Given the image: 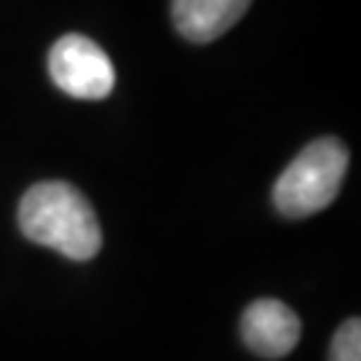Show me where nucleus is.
I'll use <instances>...</instances> for the list:
<instances>
[{"instance_id": "4", "label": "nucleus", "mask_w": 361, "mask_h": 361, "mask_svg": "<svg viewBox=\"0 0 361 361\" xmlns=\"http://www.w3.org/2000/svg\"><path fill=\"white\" fill-rule=\"evenodd\" d=\"M300 319L281 300H255L241 316V335L252 353L262 359H284L300 343Z\"/></svg>"}, {"instance_id": "3", "label": "nucleus", "mask_w": 361, "mask_h": 361, "mask_svg": "<svg viewBox=\"0 0 361 361\" xmlns=\"http://www.w3.org/2000/svg\"><path fill=\"white\" fill-rule=\"evenodd\" d=\"M49 73L59 89L75 99H104L116 86V67L99 43L70 32L49 51Z\"/></svg>"}, {"instance_id": "5", "label": "nucleus", "mask_w": 361, "mask_h": 361, "mask_svg": "<svg viewBox=\"0 0 361 361\" xmlns=\"http://www.w3.org/2000/svg\"><path fill=\"white\" fill-rule=\"evenodd\" d=\"M252 0H171V19L182 38L212 43L246 13Z\"/></svg>"}, {"instance_id": "6", "label": "nucleus", "mask_w": 361, "mask_h": 361, "mask_svg": "<svg viewBox=\"0 0 361 361\" xmlns=\"http://www.w3.org/2000/svg\"><path fill=\"white\" fill-rule=\"evenodd\" d=\"M329 361H361V322L348 319L337 329L329 350Z\"/></svg>"}, {"instance_id": "2", "label": "nucleus", "mask_w": 361, "mask_h": 361, "mask_svg": "<svg viewBox=\"0 0 361 361\" xmlns=\"http://www.w3.org/2000/svg\"><path fill=\"white\" fill-rule=\"evenodd\" d=\"M348 171V147L337 137H322L284 169L273 188V204L284 217H310L337 198Z\"/></svg>"}, {"instance_id": "1", "label": "nucleus", "mask_w": 361, "mask_h": 361, "mask_svg": "<svg viewBox=\"0 0 361 361\" xmlns=\"http://www.w3.org/2000/svg\"><path fill=\"white\" fill-rule=\"evenodd\" d=\"M19 228L30 241L78 262L97 257L102 246L94 207L70 182L32 185L19 204Z\"/></svg>"}]
</instances>
